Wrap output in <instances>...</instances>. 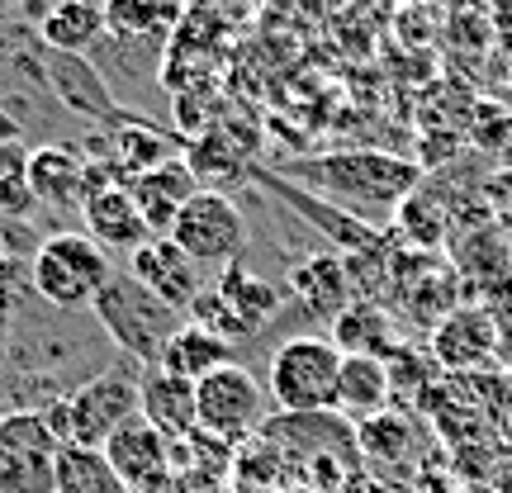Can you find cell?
Instances as JSON below:
<instances>
[{"mask_svg":"<svg viewBox=\"0 0 512 493\" xmlns=\"http://www.w3.org/2000/svg\"><path fill=\"white\" fill-rule=\"evenodd\" d=\"M280 176L304 185L318 200L337 204L347 214L356 209V219H366V214H399V204L422 185V166L394 157V152H375V147H347V152L299 157Z\"/></svg>","mask_w":512,"mask_h":493,"instance_id":"1","label":"cell"},{"mask_svg":"<svg viewBox=\"0 0 512 493\" xmlns=\"http://www.w3.org/2000/svg\"><path fill=\"white\" fill-rule=\"evenodd\" d=\"M38 413L48 418V427H53V437L62 446L100 451L128 418H138V375L124 366H105L86 375L81 384H72L67 394H57Z\"/></svg>","mask_w":512,"mask_h":493,"instance_id":"2","label":"cell"},{"mask_svg":"<svg viewBox=\"0 0 512 493\" xmlns=\"http://www.w3.org/2000/svg\"><path fill=\"white\" fill-rule=\"evenodd\" d=\"M337 380H342V351L323 332L285 337L266 366V394L285 418L337 413Z\"/></svg>","mask_w":512,"mask_h":493,"instance_id":"3","label":"cell"},{"mask_svg":"<svg viewBox=\"0 0 512 493\" xmlns=\"http://www.w3.org/2000/svg\"><path fill=\"white\" fill-rule=\"evenodd\" d=\"M114 280L110 252L91 238V233H48L29 256V285L38 290L43 304H53L62 313L95 309L100 290Z\"/></svg>","mask_w":512,"mask_h":493,"instance_id":"4","label":"cell"},{"mask_svg":"<svg viewBox=\"0 0 512 493\" xmlns=\"http://www.w3.org/2000/svg\"><path fill=\"white\" fill-rule=\"evenodd\" d=\"M91 313L100 318V328L110 332V342L124 351L133 366H157L162 347L185 328V313L166 309L162 299H152L128 271H114V280L100 290Z\"/></svg>","mask_w":512,"mask_h":493,"instance_id":"5","label":"cell"},{"mask_svg":"<svg viewBox=\"0 0 512 493\" xmlns=\"http://www.w3.org/2000/svg\"><path fill=\"white\" fill-rule=\"evenodd\" d=\"M62 441L38 408H10L0 418V493H53Z\"/></svg>","mask_w":512,"mask_h":493,"instance_id":"6","label":"cell"},{"mask_svg":"<svg viewBox=\"0 0 512 493\" xmlns=\"http://www.w3.org/2000/svg\"><path fill=\"white\" fill-rule=\"evenodd\" d=\"M266 389L247 366L228 361L214 375H204L195 384V418H200V432L214 441H242L252 437L261 418H266Z\"/></svg>","mask_w":512,"mask_h":493,"instance_id":"7","label":"cell"},{"mask_svg":"<svg viewBox=\"0 0 512 493\" xmlns=\"http://www.w3.org/2000/svg\"><path fill=\"white\" fill-rule=\"evenodd\" d=\"M166 238L176 242L195 266H233L242 247H247V219L223 190H200L176 214Z\"/></svg>","mask_w":512,"mask_h":493,"instance_id":"8","label":"cell"},{"mask_svg":"<svg viewBox=\"0 0 512 493\" xmlns=\"http://www.w3.org/2000/svg\"><path fill=\"white\" fill-rule=\"evenodd\" d=\"M427 342L441 375H484L503 356V332L484 304H460L456 313H446Z\"/></svg>","mask_w":512,"mask_h":493,"instance_id":"9","label":"cell"},{"mask_svg":"<svg viewBox=\"0 0 512 493\" xmlns=\"http://www.w3.org/2000/svg\"><path fill=\"white\" fill-rule=\"evenodd\" d=\"M100 451H105V460L114 465V475L124 479L133 493H162L166 489V475H171V437L157 432L143 413L128 418Z\"/></svg>","mask_w":512,"mask_h":493,"instance_id":"10","label":"cell"},{"mask_svg":"<svg viewBox=\"0 0 512 493\" xmlns=\"http://www.w3.org/2000/svg\"><path fill=\"white\" fill-rule=\"evenodd\" d=\"M128 275L143 285L152 299H162L166 309L185 313L200 299V266L176 247L171 238H147L138 252H128Z\"/></svg>","mask_w":512,"mask_h":493,"instance_id":"11","label":"cell"},{"mask_svg":"<svg viewBox=\"0 0 512 493\" xmlns=\"http://www.w3.org/2000/svg\"><path fill=\"white\" fill-rule=\"evenodd\" d=\"M91 157L81 147L67 143H48L34 147L29 162H24V181H29V195L34 204H48V209H81L86 204V190H91Z\"/></svg>","mask_w":512,"mask_h":493,"instance_id":"12","label":"cell"},{"mask_svg":"<svg viewBox=\"0 0 512 493\" xmlns=\"http://www.w3.org/2000/svg\"><path fill=\"white\" fill-rule=\"evenodd\" d=\"M261 185H271L280 200L290 204L294 214H304V219L318 228V233H328L337 247L347 256H366V252H380L384 247V238H380V228H370L366 219H356V214H347V209H337V204H328V200H318V195H309L304 185H294V181H285L280 171H252Z\"/></svg>","mask_w":512,"mask_h":493,"instance_id":"13","label":"cell"},{"mask_svg":"<svg viewBox=\"0 0 512 493\" xmlns=\"http://www.w3.org/2000/svg\"><path fill=\"white\" fill-rule=\"evenodd\" d=\"M81 219L91 228V238L105 247V252H138L152 233H147V219L138 200H133V190L124 181H105L95 185L86 204H81Z\"/></svg>","mask_w":512,"mask_h":493,"instance_id":"14","label":"cell"},{"mask_svg":"<svg viewBox=\"0 0 512 493\" xmlns=\"http://www.w3.org/2000/svg\"><path fill=\"white\" fill-rule=\"evenodd\" d=\"M128 190H133V200L143 209L147 233H152V238H166L171 223H176V214L200 195V181H195V171L185 166V157H171V162L152 166L147 176L128 181Z\"/></svg>","mask_w":512,"mask_h":493,"instance_id":"15","label":"cell"},{"mask_svg":"<svg viewBox=\"0 0 512 493\" xmlns=\"http://www.w3.org/2000/svg\"><path fill=\"white\" fill-rule=\"evenodd\" d=\"M138 413H143L157 432H166L171 441H185L190 432H200V418H195V384L166 375L162 366L138 370Z\"/></svg>","mask_w":512,"mask_h":493,"instance_id":"16","label":"cell"},{"mask_svg":"<svg viewBox=\"0 0 512 493\" xmlns=\"http://www.w3.org/2000/svg\"><path fill=\"white\" fill-rule=\"evenodd\" d=\"M48 86L57 91V100L67 110L86 114V119H105V124H119L124 114L114 110V95L105 86V76L95 72L86 57L72 53H48Z\"/></svg>","mask_w":512,"mask_h":493,"instance_id":"17","label":"cell"},{"mask_svg":"<svg viewBox=\"0 0 512 493\" xmlns=\"http://www.w3.org/2000/svg\"><path fill=\"white\" fill-rule=\"evenodd\" d=\"M332 342L342 356H380V361H389L403 347L389 313L375 299H351L347 309L332 318Z\"/></svg>","mask_w":512,"mask_h":493,"instance_id":"18","label":"cell"},{"mask_svg":"<svg viewBox=\"0 0 512 493\" xmlns=\"http://www.w3.org/2000/svg\"><path fill=\"white\" fill-rule=\"evenodd\" d=\"M384 408H394V384L380 356H342V380H337V413L351 422H366Z\"/></svg>","mask_w":512,"mask_h":493,"instance_id":"19","label":"cell"},{"mask_svg":"<svg viewBox=\"0 0 512 493\" xmlns=\"http://www.w3.org/2000/svg\"><path fill=\"white\" fill-rule=\"evenodd\" d=\"M290 290L309 313H318V318L332 323V318L351 304L347 261H342V256H309V261H299L290 271Z\"/></svg>","mask_w":512,"mask_h":493,"instance_id":"20","label":"cell"},{"mask_svg":"<svg viewBox=\"0 0 512 493\" xmlns=\"http://www.w3.org/2000/svg\"><path fill=\"white\" fill-rule=\"evenodd\" d=\"M38 34H43L48 53L86 57V48L105 38V5L100 0H57L53 10L43 15Z\"/></svg>","mask_w":512,"mask_h":493,"instance_id":"21","label":"cell"},{"mask_svg":"<svg viewBox=\"0 0 512 493\" xmlns=\"http://www.w3.org/2000/svg\"><path fill=\"white\" fill-rule=\"evenodd\" d=\"M356 451L380 465V470H394L403 460H413V446H418V427H413V413L408 408H384L375 418L356 422Z\"/></svg>","mask_w":512,"mask_h":493,"instance_id":"22","label":"cell"},{"mask_svg":"<svg viewBox=\"0 0 512 493\" xmlns=\"http://www.w3.org/2000/svg\"><path fill=\"white\" fill-rule=\"evenodd\" d=\"M176 157V147H171V138L166 133H157V128H147L143 119H119L114 124V138H110V171L119 176V181H138V176H147L152 166H162Z\"/></svg>","mask_w":512,"mask_h":493,"instance_id":"23","label":"cell"},{"mask_svg":"<svg viewBox=\"0 0 512 493\" xmlns=\"http://www.w3.org/2000/svg\"><path fill=\"white\" fill-rule=\"evenodd\" d=\"M228 361H233V347H228V342H219L214 332L195 328V323H185L162 347V361H157V366L185 384H200L204 375H214V370L228 366Z\"/></svg>","mask_w":512,"mask_h":493,"instance_id":"24","label":"cell"},{"mask_svg":"<svg viewBox=\"0 0 512 493\" xmlns=\"http://www.w3.org/2000/svg\"><path fill=\"white\" fill-rule=\"evenodd\" d=\"M185 166L195 171L200 190H223V185L252 176L247 152H238V147H233V138H228L223 128H209V133H200L195 143L185 147Z\"/></svg>","mask_w":512,"mask_h":493,"instance_id":"25","label":"cell"},{"mask_svg":"<svg viewBox=\"0 0 512 493\" xmlns=\"http://www.w3.org/2000/svg\"><path fill=\"white\" fill-rule=\"evenodd\" d=\"M53 493H133L124 479L114 475L105 451H86V446H62L57 456V484Z\"/></svg>","mask_w":512,"mask_h":493,"instance_id":"26","label":"cell"},{"mask_svg":"<svg viewBox=\"0 0 512 493\" xmlns=\"http://www.w3.org/2000/svg\"><path fill=\"white\" fill-rule=\"evenodd\" d=\"M214 290L233 304V309L252 323L256 332H261V323L266 318H275L280 313V290H275L271 280H261V275H252L242 261H233V266H223V275L214 280Z\"/></svg>","mask_w":512,"mask_h":493,"instance_id":"27","label":"cell"},{"mask_svg":"<svg viewBox=\"0 0 512 493\" xmlns=\"http://www.w3.org/2000/svg\"><path fill=\"white\" fill-rule=\"evenodd\" d=\"M181 19V0H105V29L124 38L166 34Z\"/></svg>","mask_w":512,"mask_h":493,"instance_id":"28","label":"cell"},{"mask_svg":"<svg viewBox=\"0 0 512 493\" xmlns=\"http://www.w3.org/2000/svg\"><path fill=\"white\" fill-rule=\"evenodd\" d=\"M394 223H399L403 242H413L418 252H427V247H441V238H446V209H441V200L432 195V190H422V185L399 204Z\"/></svg>","mask_w":512,"mask_h":493,"instance_id":"29","label":"cell"},{"mask_svg":"<svg viewBox=\"0 0 512 493\" xmlns=\"http://www.w3.org/2000/svg\"><path fill=\"white\" fill-rule=\"evenodd\" d=\"M479 394V408H484V422H489V432L498 437V446L512 456V370L508 366H494L484 370V375H470Z\"/></svg>","mask_w":512,"mask_h":493,"instance_id":"30","label":"cell"},{"mask_svg":"<svg viewBox=\"0 0 512 493\" xmlns=\"http://www.w3.org/2000/svg\"><path fill=\"white\" fill-rule=\"evenodd\" d=\"M185 323H195V328L214 332L219 342H228V347H238V342H247V337H256V328L242 318L228 299H223L219 290H200V299L185 309Z\"/></svg>","mask_w":512,"mask_h":493,"instance_id":"31","label":"cell"},{"mask_svg":"<svg viewBox=\"0 0 512 493\" xmlns=\"http://www.w3.org/2000/svg\"><path fill=\"white\" fill-rule=\"evenodd\" d=\"M15 309H19V290H15V275H10V266H5V271H0V332L10 328Z\"/></svg>","mask_w":512,"mask_h":493,"instance_id":"32","label":"cell"},{"mask_svg":"<svg viewBox=\"0 0 512 493\" xmlns=\"http://www.w3.org/2000/svg\"><path fill=\"white\" fill-rule=\"evenodd\" d=\"M10 266V233H5V219H0V271Z\"/></svg>","mask_w":512,"mask_h":493,"instance_id":"33","label":"cell"},{"mask_svg":"<svg viewBox=\"0 0 512 493\" xmlns=\"http://www.w3.org/2000/svg\"><path fill=\"white\" fill-rule=\"evenodd\" d=\"M460 493H498L494 484H460Z\"/></svg>","mask_w":512,"mask_h":493,"instance_id":"34","label":"cell"},{"mask_svg":"<svg viewBox=\"0 0 512 493\" xmlns=\"http://www.w3.org/2000/svg\"><path fill=\"white\" fill-rule=\"evenodd\" d=\"M5 413H10V408H5V399H0V418H5Z\"/></svg>","mask_w":512,"mask_h":493,"instance_id":"35","label":"cell"},{"mask_svg":"<svg viewBox=\"0 0 512 493\" xmlns=\"http://www.w3.org/2000/svg\"><path fill=\"white\" fill-rule=\"evenodd\" d=\"M0 5H15V0H0Z\"/></svg>","mask_w":512,"mask_h":493,"instance_id":"36","label":"cell"},{"mask_svg":"<svg viewBox=\"0 0 512 493\" xmlns=\"http://www.w3.org/2000/svg\"><path fill=\"white\" fill-rule=\"evenodd\" d=\"M508 370H512V356H508Z\"/></svg>","mask_w":512,"mask_h":493,"instance_id":"37","label":"cell"}]
</instances>
